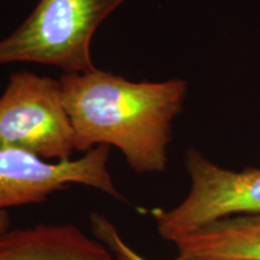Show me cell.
Listing matches in <instances>:
<instances>
[{
    "label": "cell",
    "instance_id": "obj_1",
    "mask_svg": "<svg viewBox=\"0 0 260 260\" xmlns=\"http://www.w3.org/2000/svg\"><path fill=\"white\" fill-rule=\"evenodd\" d=\"M59 82L77 152L115 146L136 174L167 170L172 125L187 99L186 80L133 82L95 69L63 74Z\"/></svg>",
    "mask_w": 260,
    "mask_h": 260
},
{
    "label": "cell",
    "instance_id": "obj_2",
    "mask_svg": "<svg viewBox=\"0 0 260 260\" xmlns=\"http://www.w3.org/2000/svg\"><path fill=\"white\" fill-rule=\"evenodd\" d=\"M125 0H39L31 14L0 40V65L37 63L64 74L95 70L92 40Z\"/></svg>",
    "mask_w": 260,
    "mask_h": 260
},
{
    "label": "cell",
    "instance_id": "obj_3",
    "mask_svg": "<svg viewBox=\"0 0 260 260\" xmlns=\"http://www.w3.org/2000/svg\"><path fill=\"white\" fill-rule=\"evenodd\" d=\"M0 148L17 149L45 160H69L75 133L59 80L18 71L0 96Z\"/></svg>",
    "mask_w": 260,
    "mask_h": 260
},
{
    "label": "cell",
    "instance_id": "obj_4",
    "mask_svg": "<svg viewBox=\"0 0 260 260\" xmlns=\"http://www.w3.org/2000/svg\"><path fill=\"white\" fill-rule=\"evenodd\" d=\"M184 162L190 178L187 197L174 209L151 211L162 239L175 243L216 220L260 214V168L230 170L194 147L187 149Z\"/></svg>",
    "mask_w": 260,
    "mask_h": 260
},
{
    "label": "cell",
    "instance_id": "obj_5",
    "mask_svg": "<svg viewBox=\"0 0 260 260\" xmlns=\"http://www.w3.org/2000/svg\"><path fill=\"white\" fill-rule=\"evenodd\" d=\"M109 153L110 146L100 145L79 159L50 161L27 152L0 148V212L44 203L73 184L125 201L107 169Z\"/></svg>",
    "mask_w": 260,
    "mask_h": 260
},
{
    "label": "cell",
    "instance_id": "obj_6",
    "mask_svg": "<svg viewBox=\"0 0 260 260\" xmlns=\"http://www.w3.org/2000/svg\"><path fill=\"white\" fill-rule=\"evenodd\" d=\"M0 260H117L74 224H39L0 235Z\"/></svg>",
    "mask_w": 260,
    "mask_h": 260
},
{
    "label": "cell",
    "instance_id": "obj_7",
    "mask_svg": "<svg viewBox=\"0 0 260 260\" xmlns=\"http://www.w3.org/2000/svg\"><path fill=\"white\" fill-rule=\"evenodd\" d=\"M175 245L182 260H260V214L216 220Z\"/></svg>",
    "mask_w": 260,
    "mask_h": 260
},
{
    "label": "cell",
    "instance_id": "obj_8",
    "mask_svg": "<svg viewBox=\"0 0 260 260\" xmlns=\"http://www.w3.org/2000/svg\"><path fill=\"white\" fill-rule=\"evenodd\" d=\"M92 233L96 240L104 243L113 253L117 260H149L139 254L134 248L126 243L118 229L103 214L92 212L89 217ZM175 260H182L176 258Z\"/></svg>",
    "mask_w": 260,
    "mask_h": 260
},
{
    "label": "cell",
    "instance_id": "obj_9",
    "mask_svg": "<svg viewBox=\"0 0 260 260\" xmlns=\"http://www.w3.org/2000/svg\"><path fill=\"white\" fill-rule=\"evenodd\" d=\"M10 226V216L8 211H4V212H0V235L8 232Z\"/></svg>",
    "mask_w": 260,
    "mask_h": 260
}]
</instances>
